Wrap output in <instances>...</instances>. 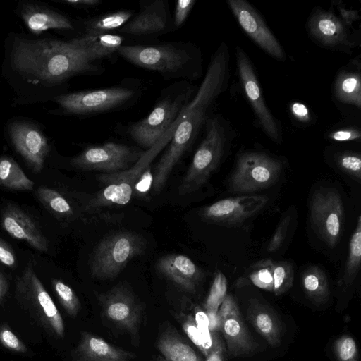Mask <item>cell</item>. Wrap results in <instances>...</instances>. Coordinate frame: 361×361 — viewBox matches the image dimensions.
<instances>
[{
    "label": "cell",
    "instance_id": "d4e9b609",
    "mask_svg": "<svg viewBox=\"0 0 361 361\" xmlns=\"http://www.w3.org/2000/svg\"><path fill=\"white\" fill-rule=\"evenodd\" d=\"M247 312V319L258 334L270 345L278 346L281 343V326L275 312L256 300L250 301Z\"/></svg>",
    "mask_w": 361,
    "mask_h": 361
},
{
    "label": "cell",
    "instance_id": "5b68a950",
    "mask_svg": "<svg viewBox=\"0 0 361 361\" xmlns=\"http://www.w3.org/2000/svg\"><path fill=\"white\" fill-rule=\"evenodd\" d=\"M178 123V120L154 146L143 152L140 159L128 169L97 176V180L105 187L90 200L86 205V209L94 211L105 207L124 205L128 203L138 180L154 158L169 143Z\"/></svg>",
    "mask_w": 361,
    "mask_h": 361
},
{
    "label": "cell",
    "instance_id": "7a4b0ae2",
    "mask_svg": "<svg viewBox=\"0 0 361 361\" xmlns=\"http://www.w3.org/2000/svg\"><path fill=\"white\" fill-rule=\"evenodd\" d=\"M13 64L20 72L48 84L61 82L74 75H99L103 68L87 60L71 42L16 39Z\"/></svg>",
    "mask_w": 361,
    "mask_h": 361
},
{
    "label": "cell",
    "instance_id": "8fae6325",
    "mask_svg": "<svg viewBox=\"0 0 361 361\" xmlns=\"http://www.w3.org/2000/svg\"><path fill=\"white\" fill-rule=\"evenodd\" d=\"M142 154L143 152L136 147L107 142L86 147L71 160V164L81 170L111 173L128 169Z\"/></svg>",
    "mask_w": 361,
    "mask_h": 361
},
{
    "label": "cell",
    "instance_id": "7dc6e473",
    "mask_svg": "<svg viewBox=\"0 0 361 361\" xmlns=\"http://www.w3.org/2000/svg\"><path fill=\"white\" fill-rule=\"evenodd\" d=\"M339 8V12L341 17L340 18L348 26H351L354 21L360 19V16L357 11L347 10L342 6L338 7Z\"/></svg>",
    "mask_w": 361,
    "mask_h": 361
},
{
    "label": "cell",
    "instance_id": "8992f818",
    "mask_svg": "<svg viewBox=\"0 0 361 361\" xmlns=\"http://www.w3.org/2000/svg\"><path fill=\"white\" fill-rule=\"evenodd\" d=\"M205 135L179 187L180 195L190 194L206 183L219 166L228 141V129L220 115L210 116Z\"/></svg>",
    "mask_w": 361,
    "mask_h": 361
},
{
    "label": "cell",
    "instance_id": "681fc988",
    "mask_svg": "<svg viewBox=\"0 0 361 361\" xmlns=\"http://www.w3.org/2000/svg\"><path fill=\"white\" fill-rule=\"evenodd\" d=\"M206 314L209 321V331L214 332L216 331L220 330V320L217 312L206 311Z\"/></svg>",
    "mask_w": 361,
    "mask_h": 361
},
{
    "label": "cell",
    "instance_id": "4fadbf2b",
    "mask_svg": "<svg viewBox=\"0 0 361 361\" xmlns=\"http://www.w3.org/2000/svg\"><path fill=\"white\" fill-rule=\"evenodd\" d=\"M98 300L103 315L108 321L131 336L137 335L142 307L126 286L118 284L99 295Z\"/></svg>",
    "mask_w": 361,
    "mask_h": 361
},
{
    "label": "cell",
    "instance_id": "db71d44e",
    "mask_svg": "<svg viewBox=\"0 0 361 361\" xmlns=\"http://www.w3.org/2000/svg\"><path fill=\"white\" fill-rule=\"evenodd\" d=\"M154 361H169L168 360H166V358H164L163 356H158L155 360Z\"/></svg>",
    "mask_w": 361,
    "mask_h": 361
},
{
    "label": "cell",
    "instance_id": "4dcf8cb0",
    "mask_svg": "<svg viewBox=\"0 0 361 361\" xmlns=\"http://www.w3.org/2000/svg\"><path fill=\"white\" fill-rule=\"evenodd\" d=\"M302 284L307 297L314 303H322L329 296L326 275L318 267H311L302 274Z\"/></svg>",
    "mask_w": 361,
    "mask_h": 361
},
{
    "label": "cell",
    "instance_id": "1f68e13d",
    "mask_svg": "<svg viewBox=\"0 0 361 361\" xmlns=\"http://www.w3.org/2000/svg\"><path fill=\"white\" fill-rule=\"evenodd\" d=\"M361 262V216L357 219L355 228L350 238L348 258L343 277V283L350 286L355 279Z\"/></svg>",
    "mask_w": 361,
    "mask_h": 361
},
{
    "label": "cell",
    "instance_id": "5bb4252c",
    "mask_svg": "<svg viewBox=\"0 0 361 361\" xmlns=\"http://www.w3.org/2000/svg\"><path fill=\"white\" fill-rule=\"evenodd\" d=\"M236 59L240 81L266 135L274 142H281L279 126L266 105L253 66L247 54L240 47L236 48Z\"/></svg>",
    "mask_w": 361,
    "mask_h": 361
},
{
    "label": "cell",
    "instance_id": "484cf974",
    "mask_svg": "<svg viewBox=\"0 0 361 361\" xmlns=\"http://www.w3.org/2000/svg\"><path fill=\"white\" fill-rule=\"evenodd\" d=\"M21 16L28 29L35 34L50 29L71 30L73 27L71 21L65 16L38 6H26L22 10Z\"/></svg>",
    "mask_w": 361,
    "mask_h": 361
},
{
    "label": "cell",
    "instance_id": "83f0119b",
    "mask_svg": "<svg viewBox=\"0 0 361 361\" xmlns=\"http://www.w3.org/2000/svg\"><path fill=\"white\" fill-rule=\"evenodd\" d=\"M134 14L132 10L122 9L87 18L83 22L82 36L109 34L120 29Z\"/></svg>",
    "mask_w": 361,
    "mask_h": 361
},
{
    "label": "cell",
    "instance_id": "e575fe53",
    "mask_svg": "<svg viewBox=\"0 0 361 361\" xmlns=\"http://www.w3.org/2000/svg\"><path fill=\"white\" fill-rule=\"evenodd\" d=\"M52 286L66 313L71 317H75L80 310L81 305L74 290L59 279H53Z\"/></svg>",
    "mask_w": 361,
    "mask_h": 361
},
{
    "label": "cell",
    "instance_id": "836d02e7",
    "mask_svg": "<svg viewBox=\"0 0 361 361\" xmlns=\"http://www.w3.org/2000/svg\"><path fill=\"white\" fill-rule=\"evenodd\" d=\"M250 279L254 285L262 289L273 291L274 261L262 259L251 265Z\"/></svg>",
    "mask_w": 361,
    "mask_h": 361
},
{
    "label": "cell",
    "instance_id": "816d5d0a",
    "mask_svg": "<svg viewBox=\"0 0 361 361\" xmlns=\"http://www.w3.org/2000/svg\"><path fill=\"white\" fill-rule=\"evenodd\" d=\"M8 289V283L4 274L0 271V304L4 300Z\"/></svg>",
    "mask_w": 361,
    "mask_h": 361
},
{
    "label": "cell",
    "instance_id": "f35d334b",
    "mask_svg": "<svg viewBox=\"0 0 361 361\" xmlns=\"http://www.w3.org/2000/svg\"><path fill=\"white\" fill-rule=\"evenodd\" d=\"M334 353L338 361H358V352L355 340L344 335L334 343Z\"/></svg>",
    "mask_w": 361,
    "mask_h": 361
},
{
    "label": "cell",
    "instance_id": "4316f807",
    "mask_svg": "<svg viewBox=\"0 0 361 361\" xmlns=\"http://www.w3.org/2000/svg\"><path fill=\"white\" fill-rule=\"evenodd\" d=\"M157 348L169 361H203L180 335L170 329L161 334Z\"/></svg>",
    "mask_w": 361,
    "mask_h": 361
},
{
    "label": "cell",
    "instance_id": "30bf717a",
    "mask_svg": "<svg viewBox=\"0 0 361 361\" xmlns=\"http://www.w3.org/2000/svg\"><path fill=\"white\" fill-rule=\"evenodd\" d=\"M283 168L280 160L259 152H245L238 155L229 180L233 192H252L273 185Z\"/></svg>",
    "mask_w": 361,
    "mask_h": 361
},
{
    "label": "cell",
    "instance_id": "cb8c5ba5",
    "mask_svg": "<svg viewBox=\"0 0 361 361\" xmlns=\"http://www.w3.org/2000/svg\"><path fill=\"white\" fill-rule=\"evenodd\" d=\"M124 39L122 35L109 33L82 36L70 41L87 60L97 63V61L117 53Z\"/></svg>",
    "mask_w": 361,
    "mask_h": 361
},
{
    "label": "cell",
    "instance_id": "ba28073f",
    "mask_svg": "<svg viewBox=\"0 0 361 361\" xmlns=\"http://www.w3.org/2000/svg\"><path fill=\"white\" fill-rule=\"evenodd\" d=\"M146 241L132 231H119L108 235L96 247L90 262L92 276L101 280L116 277L130 260L141 255Z\"/></svg>",
    "mask_w": 361,
    "mask_h": 361
},
{
    "label": "cell",
    "instance_id": "7402d4cb",
    "mask_svg": "<svg viewBox=\"0 0 361 361\" xmlns=\"http://www.w3.org/2000/svg\"><path fill=\"white\" fill-rule=\"evenodd\" d=\"M1 224L13 238L27 242L41 252L48 251V242L32 219L14 205L5 207L1 215Z\"/></svg>",
    "mask_w": 361,
    "mask_h": 361
},
{
    "label": "cell",
    "instance_id": "d590c367",
    "mask_svg": "<svg viewBox=\"0 0 361 361\" xmlns=\"http://www.w3.org/2000/svg\"><path fill=\"white\" fill-rule=\"evenodd\" d=\"M273 279V292L275 295H281L288 290L294 280V271L291 264L285 261L274 262Z\"/></svg>",
    "mask_w": 361,
    "mask_h": 361
},
{
    "label": "cell",
    "instance_id": "7c38bea8",
    "mask_svg": "<svg viewBox=\"0 0 361 361\" xmlns=\"http://www.w3.org/2000/svg\"><path fill=\"white\" fill-rule=\"evenodd\" d=\"M312 222L325 243L334 247L341 234L344 209L339 193L333 188L314 192L310 204Z\"/></svg>",
    "mask_w": 361,
    "mask_h": 361
},
{
    "label": "cell",
    "instance_id": "e0dca14e",
    "mask_svg": "<svg viewBox=\"0 0 361 361\" xmlns=\"http://www.w3.org/2000/svg\"><path fill=\"white\" fill-rule=\"evenodd\" d=\"M262 195H241L220 200L200 211L202 219L224 226H237L258 213L267 203Z\"/></svg>",
    "mask_w": 361,
    "mask_h": 361
},
{
    "label": "cell",
    "instance_id": "44dd1931",
    "mask_svg": "<svg viewBox=\"0 0 361 361\" xmlns=\"http://www.w3.org/2000/svg\"><path fill=\"white\" fill-rule=\"evenodd\" d=\"M158 271L182 290L194 293L204 277V271L188 257L169 254L157 262Z\"/></svg>",
    "mask_w": 361,
    "mask_h": 361
},
{
    "label": "cell",
    "instance_id": "9a60e30c",
    "mask_svg": "<svg viewBox=\"0 0 361 361\" xmlns=\"http://www.w3.org/2000/svg\"><path fill=\"white\" fill-rule=\"evenodd\" d=\"M220 330L226 343L229 357H235L253 353L258 343L248 331L238 305L231 295H226L217 312Z\"/></svg>",
    "mask_w": 361,
    "mask_h": 361
},
{
    "label": "cell",
    "instance_id": "c3c4849f",
    "mask_svg": "<svg viewBox=\"0 0 361 361\" xmlns=\"http://www.w3.org/2000/svg\"><path fill=\"white\" fill-rule=\"evenodd\" d=\"M63 1L71 6L81 8H94L102 3L101 0H64Z\"/></svg>",
    "mask_w": 361,
    "mask_h": 361
},
{
    "label": "cell",
    "instance_id": "6da1fadb",
    "mask_svg": "<svg viewBox=\"0 0 361 361\" xmlns=\"http://www.w3.org/2000/svg\"><path fill=\"white\" fill-rule=\"evenodd\" d=\"M229 61L228 46L222 42L212 54L200 86L183 112L171 141L154 168L152 182L154 193L162 190L174 166L204 128L213 105L227 87Z\"/></svg>",
    "mask_w": 361,
    "mask_h": 361
},
{
    "label": "cell",
    "instance_id": "ffe728a7",
    "mask_svg": "<svg viewBox=\"0 0 361 361\" xmlns=\"http://www.w3.org/2000/svg\"><path fill=\"white\" fill-rule=\"evenodd\" d=\"M10 134L16 150L24 158L33 173H39L49 152L44 135L34 126L25 123H13Z\"/></svg>",
    "mask_w": 361,
    "mask_h": 361
},
{
    "label": "cell",
    "instance_id": "8d00e7d4",
    "mask_svg": "<svg viewBox=\"0 0 361 361\" xmlns=\"http://www.w3.org/2000/svg\"><path fill=\"white\" fill-rule=\"evenodd\" d=\"M227 281L224 274L217 270L205 302L206 311L217 312L226 296Z\"/></svg>",
    "mask_w": 361,
    "mask_h": 361
},
{
    "label": "cell",
    "instance_id": "ee69618b",
    "mask_svg": "<svg viewBox=\"0 0 361 361\" xmlns=\"http://www.w3.org/2000/svg\"><path fill=\"white\" fill-rule=\"evenodd\" d=\"M0 262L11 268H14L17 264V259L14 251L1 238H0Z\"/></svg>",
    "mask_w": 361,
    "mask_h": 361
},
{
    "label": "cell",
    "instance_id": "bcb514c9",
    "mask_svg": "<svg viewBox=\"0 0 361 361\" xmlns=\"http://www.w3.org/2000/svg\"><path fill=\"white\" fill-rule=\"evenodd\" d=\"M290 110L294 117L302 122L310 121V114L305 105L300 102H294L291 104Z\"/></svg>",
    "mask_w": 361,
    "mask_h": 361
},
{
    "label": "cell",
    "instance_id": "7bdbcfd3",
    "mask_svg": "<svg viewBox=\"0 0 361 361\" xmlns=\"http://www.w3.org/2000/svg\"><path fill=\"white\" fill-rule=\"evenodd\" d=\"M361 134L360 130L355 128H347L339 129L331 132L329 137L338 142H346L355 140H360Z\"/></svg>",
    "mask_w": 361,
    "mask_h": 361
},
{
    "label": "cell",
    "instance_id": "ac0fdd59",
    "mask_svg": "<svg viewBox=\"0 0 361 361\" xmlns=\"http://www.w3.org/2000/svg\"><path fill=\"white\" fill-rule=\"evenodd\" d=\"M227 4L245 33L265 52L283 61V47L259 13L245 0H228Z\"/></svg>",
    "mask_w": 361,
    "mask_h": 361
},
{
    "label": "cell",
    "instance_id": "b9f144b4",
    "mask_svg": "<svg viewBox=\"0 0 361 361\" xmlns=\"http://www.w3.org/2000/svg\"><path fill=\"white\" fill-rule=\"evenodd\" d=\"M195 3V0H178L176 2L173 16V30L178 29L185 23Z\"/></svg>",
    "mask_w": 361,
    "mask_h": 361
},
{
    "label": "cell",
    "instance_id": "f546056e",
    "mask_svg": "<svg viewBox=\"0 0 361 361\" xmlns=\"http://www.w3.org/2000/svg\"><path fill=\"white\" fill-rule=\"evenodd\" d=\"M0 185L12 190H31L34 183L11 157L3 156L0 157Z\"/></svg>",
    "mask_w": 361,
    "mask_h": 361
},
{
    "label": "cell",
    "instance_id": "d6986e66",
    "mask_svg": "<svg viewBox=\"0 0 361 361\" xmlns=\"http://www.w3.org/2000/svg\"><path fill=\"white\" fill-rule=\"evenodd\" d=\"M307 26L311 38L322 47L345 49L355 46L349 27L331 11L316 8Z\"/></svg>",
    "mask_w": 361,
    "mask_h": 361
},
{
    "label": "cell",
    "instance_id": "3957f363",
    "mask_svg": "<svg viewBox=\"0 0 361 361\" xmlns=\"http://www.w3.org/2000/svg\"><path fill=\"white\" fill-rule=\"evenodd\" d=\"M117 53L130 63L159 73L164 80L192 81L202 74V54L190 42L123 44Z\"/></svg>",
    "mask_w": 361,
    "mask_h": 361
},
{
    "label": "cell",
    "instance_id": "2e32d148",
    "mask_svg": "<svg viewBox=\"0 0 361 361\" xmlns=\"http://www.w3.org/2000/svg\"><path fill=\"white\" fill-rule=\"evenodd\" d=\"M173 30L167 0L140 1L139 11L118 30L122 34L137 37L161 35Z\"/></svg>",
    "mask_w": 361,
    "mask_h": 361
},
{
    "label": "cell",
    "instance_id": "f1b7e54d",
    "mask_svg": "<svg viewBox=\"0 0 361 361\" xmlns=\"http://www.w3.org/2000/svg\"><path fill=\"white\" fill-rule=\"evenodd\" d=\"M334 94L340 102L361 106V75L359 71H342L336 78Z\"/></svg>",
    "mask_w": 361,
    "mask_h": 361
},
{
    "label": "cell",
    "instance_id": "f907efd6",
    "mask_svg": "<svg viewBox=\"0 0 361 361\" xmlns=\"http://www.w3.org/2000/svg\"><path fill=\"white\" fill-rule=\"evenodd\" d=\"M195 321L198 329H209V321L207 314L201 310L196 311Z\"/></svg>",
    "mask_w": 361,
    "mask_h": 361
},
{
    "label": "cell",
    "instance_id": "277c9868",
    "mask_svg": "<svg viewBox=\"0 0 361 361\" xmlns=\"http://www.w3.org/2000/svg\"><path fill=\"white\" fill-rule=\"evenodd\" d=\"M196 90L188 80H178L164 88L149 114L128 126L129 136L146 150L151 148L182 115Z\"/></svg>",
    "mask_w": 361,
    "mask_h": 361
},
{
    "label": "cell",
    "instance_id": "52a82bcc",
    "mask_svg": "<svg viewBox=\"0 0 361 361\" xmlns=\"http://www.w3.org/2000/svg\"><path fill=\"white\" fill-rule=\"evenodd\" d=\"M15 295L18 303L51 335L62 338L63 318L51 298L29 263L16 278Z\"/></svg>",
    "mask_w": 361,
    "mask_h": 361
},
{
    "label": "cell",
    "instance_id": "603a6c76",
    "mask_svg": "<svg viewBox=\"0 0 361 361\" xmlns=\"http://www.w3.org/2000/svg\"><path fill=\"white\" fill-rule=\"evenodd\" d=\"M135 357V353L87 331L80 333V341L71 353L73 361H130Z\"/></svg>",
    "mask_w": 361,
    "mask_h": 361
},
{
    "label": "cell",
    "instance_id": "f6af8a7d",
    "mask_svg": "<svg viewBox=\"0 0 361 361\" xmlns=\"http://www.w3.org/2000/svg\"><path fill=\"white\" fill-rule=\"evenodd\" d=\"M183 329L189 338L193 342L195 345L200 349V334L198 328L196 325L195 319L189 316L185 321L183 325Z\"/></svg>",
    "mask_w": 361,
    "mask_h": 361
},
{
    "label": "cell",
    "instance_id": "ab89813d",
    "mask_svg": "<svg viewBox=\"0 0 361 361\" xmlns=\"http://www.w3.org/2000/svg\"><path fill=\"white\" fill-rule=\"evenodd\" d=\"M0 343L6 349L17 353L28 352L25 343L6 324L0 326Z\"/></svg>",
    "mask_w": 361,
    "mask_h": 361
},
{
    "label": "cell",
    "instance_id": "74e56055",
    "mask_svg": "<svg viewBox=\"0 0 361 361\" xmlns=\"http://www.w3.org/2000/svg\"><path fill=\"white\" fill-rule=\"evenodd\" d=\"M339 169L358 182L361 180V157L359 153L344 152L336 156Z\"/></svg>",
    "mask_w": 361,
    "mask_h": 361
},
{
    "label": "cell",
    "instance_id": "60d3db41",
    "mask_svg": "<svg viewBox=\"0 0 361 361\" xmlns=\"http://www.w3.org/2000/svg\"><path fill=\"white\" fill-rule=\"evenodd\" d=\"M290 224V216L289 215H286L281 218L268 244V252H274L280 248L286 238Z\"/></svg>",
    "mask_w": 361,
    "mask_h": 361
},
{
    "label": "cell",
    "instance_id": "9c48e42d",
    "mask_svg": "<svg viewBox=\"0 0 361 361\" xmlns=\"http://www.w3.org/2000/svg\"><path fill=\"white\" fill-rule=\"evenodd\" d=\"M140 94L138 85L127 81L109 87L61 94L56 102L66 113L91 115L126 107L135 102Z\"/></svg>",
    "mask_w": 361,
    "mask_h": 361
},
{
    "label": "cell",
    "instance_id": "d6a6232c",
    "mask_svg": "<svg viewBox=\"0 0 361 361\" xmlns=\"http://www.w3.org/2000/svg\"><path fill=\"white\" fill-rule=\"evenodd\" d=\"M36 194L40 202L49 211L60 216H69L73 213V209L66 199L56 190L40 186Z\"/></svg>",
    "mask_w": 361,
    "mask_h": 361
},
{
    "label": "cell",
    "instance_id": "f5cc1de1",
    "mask_svg": "<svg viewBox=\"0 0 361 361\" xmlns=\"http://www.w3.org/2000/svg\"><path fill=\"white\" fill-rule=\"evenodd\" d=\"M207 361H223V351H214L206 357Z\"/></svg>",
    "mask_w": 361,
    "mask_h": 361
}]
</instances>
